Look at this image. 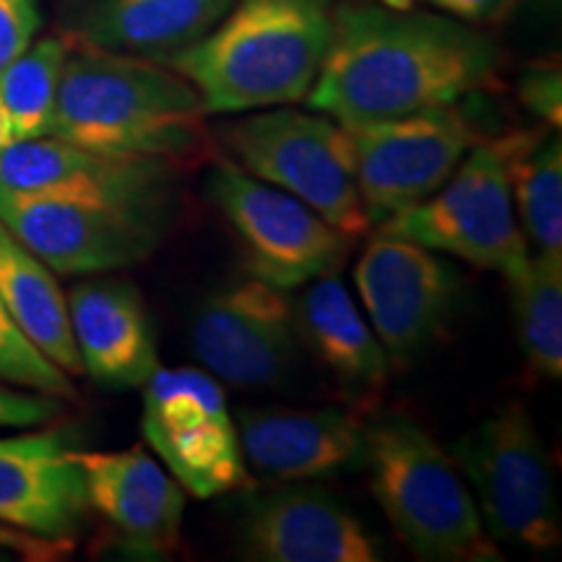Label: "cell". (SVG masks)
I'll use <instances>...</instances> for the list:
<instances>
[{
    "mask_svg": "<svg viewBox=\"0 0 562 562\" xmlns=\"http://www.w3.org/2000/svg\"><path fill=\"white\" fill-rule=\"evenodd\" d=\"M42 24L37 0H0V74L34 40Z\"/></svg>",
    "mask_w": 562,
    "mask_h": 562,
    "instance_id": "obj_29",
    "label": "cell"
},
{
    "mask_svg": "<svg viewBox=\"0 0 562 562\" xmlns=\"http://www.w3.org/2000/svg\"><path fill=\"white\" fill-rule=\"evenodd\" d=\"M453 461L472 487L484 529L495 542L539 552L560 544L550 456L524 404H505L463 432Z\"/></svg>",
    "mask_w": 562,
    "mask_h": 562,
    "instance_id": "obj_6",
    "label": "cell"
},
{
    "mask_svg": "<svg viewBox=\"0 0 562 562\" xmlns=\"http://www.w3.org/2000/svg\"><path fill=\"white\" fill-rule=\"evenodd\" d=\"M518 224L533 252H562V144L560 131L533 136L510 165Z\"/></svg>",
    "mask_w": 562,
    "mask_h": 562,
    "instance_id": "obj_24",
    "label": "cell"
},
{
    "mask_svg": "<svg viewBox=\"0 0 562 562\" xmlns=\"http://www.w3.org/2000/svg\"><path fill=\"white\" fill-rule=\"evenodd\" d=\"M13 144V131H11V121L5 115V108L0 104V154H3L9 146Z\"/></svg>",
    "mask_w": 562,
    "mask_h": 562,
    "instance_id": "obj_32",
    "label": "cell"
},
{
    "mask_svg": "<svg viewBox=\"0 0 562 562\" xmlns=\"http://www.w3.org/2000/svg\"><path fill=\"white\" fill-rule=\"evenodd\" d=\"M199 91L165 63L70 47L53 123L58 136L117 157H193L203 140Z\"/></svg>",
    "mask_w": 562,
    "mask_h": 562,
    "instance_id": "obj_3",
    "label": "cell"
},
{
    "mask_svg": "<svg viewBox=\"0 0 562 562\" xmlns=\"http://www.w3.org/2000/svg\"><path fill=\"white\" fill-rule=\"evenodd\" d=\"M87 487L89 510H94L117 544L138 558H161L178 550L186 490L140 446L125 451H87L70 448Z\"/></svg>",
    "mask_w": 562,
    "mask_h": 562,
    "instance_id": "obj_15",
    "label": "cell"
},
{
    "mask_svg": "<svg viewBox=\"0 0 562 562\" xmlns=\"http://www.w3.org/2000/svg\"><path fill=\"white\" fill-rule=\"evenodd\" d=\"M0 300L5 302L21 331L63 372L81 375L66 292L42 258L0 224Z\"/></svg>",
    "mask_w": 562,
    "mask_h": 562,
    "instance_id": "obj_22",
    "label": "cell"
},
{
    "mask_svg": "<svg viewBox=\"0 0 562 562\" xmlns=\"http://www.w3.org/2000/svg\"><path fill=\"white\" fill-rule=\"evenodd\" d=\"M529 138L508 133L480 140L440 191L381 222L378 232L518 279L531 252L513 206L510 165Z\"/></svg>",
    "mask_w": 562,
    "mask_h": 562,
    "instance_id": "obj_5",
    "label": "cell"
},
{
    "mask_svg": "<svg viewBox=\"0 0 562 562\" xmlns=\"http://www.w3.org/2000/svg\"><path fill=\"white\" fill-rule=\"evenodd\" d=\"M334 0H235L165 66L199 91L206 115L307 100L334 32Z\"/></svg>",
    "mask_w": 562,
    "mask_h": 562,
    "instance_id": "obj_2",
    "label": "cell"
},
{
    "mask_svg": "<svg viewBox=\"0 0 562 562\" xmlns=\"http://www.w3.org/2000/svg\"><path fill=\"white\" fill-rule=\"evenodd\" d=\"M344 128L349 133L357 191L375 227L440 191L461 159L484 140L463 100Z\"/></svg>",
    "mask_w": 562,
    "mask_h": 562,
    "instance_id": "obj_8",
    "label": "cell"
},
{
    "mask_svg": "<svg viewBox=\"0 0 562 562\" xmlns=\"http://www.w3.org/2000/svg\"><path fill=\"white\" fill-rule=\"evenodd\" d=\"M66 300L81 368L91 381L110 391L140 389L149 381L159 368L157 336L136 284L94 273Z\"/></svg>",
    "mask_w": 562,
    "mask_h": 562,
    "instance_id": "obj_19",
    "label": "cell"
},
{
    "mask_svg": "<svg viewBox=\"0 0 562 562\" xmlns=\"http://www.w3.org/2000/svg\"><path fill=\"white\" fill-rule=\"evenodd\" d=\"M300 334L290 290L248 277L201 302L191 349L216 381L243 391L277 389L297 362Z\"/></svg>",
    "mask_w": 562,
    "mask_h": 562,
    "instance_id": "obj_13",
    "label": "cell"
},
{
    "mask_svg": "<svg viewBox=\"0 0 562 562\" xmlns=\"http://www.w3.org/2000/svg\"><path fill=\"white\" fill-rule=\"evenodd\" d=\"M60 432L0 438V524L68 544L89 516L79 463Z\"/></svg>",
    "mask_w": 562,
    "mask_h": 562,
    "instance_id": "obj_17",
    "label": "cell"
},
{
    "mask_svg": "<svg viewBox=\"0 0 562 562\" xmlns=\"http://www.w3.org/2000/svg\"><path fill=\"white\" fill-rule=\"evenodd\" d=\"M0 383L47 393L63 402H70L76 396L68 372H63L50 357L34 347L30 336L13 321L3 300H0Z\"/></svg>",
    "mask_w": 562,
    "mask_h": 562,
    "instance_id": "obj_26",
    "label": "cell"
},
{
    "mask_svg": "<svg viewBox=\"0 0 562 562\" xmlns=\"http://www.w3.org/2000/svg\"><path fill=\"white\" fill-rule=\"evenodd\" d=\"M355 284L385 355L402 364L446 331L461 297L459 271L440 252L381 232L357 261Z\"/></svg>",
    "mask_w": 562,
    "mask_h": 562,
    "instance_id": "obj_14",
    "label": "cell"
},
{
    "mask_svg": "<svg viewBox=\"0 0 562 562\" xmlns=\"http://www.w3.org/2000/svg\"><path fill=\"white\" fill-rule=\"evenodd\" d=\"M235 0H81L68 45L165 63L186 50L232 9Z\"/></svg>",
    "mask_w": 562,
    "mask_h": 562,
    "instance_id": "obj_20",
    "label": "cell"
},
{
    "mask_svg": "<svg viewBox=\"0 0 562 562\" xmlns=\"http://www.w3.org/2000/svg\"><path fill=\"white\" fill-rule=\"evenodd\" d=\"M419 3L432 5L435 11L463 21V24H492L510 11L513 0H419ZM391 5L393 9H406V0H396Z\"/></svg>",
    "mask_w": 562,
    "mask_h": 562,
    "instance_id": "obj_30",
    "label": "cell"
},
{
    "mask_svg": "<svg viewBox=\"0 0 562 562\" xmlns=\"http://www.w3.org/2000/svg\"><path fill=\"white\" fill-rule=\"evenodd\" d=\"M0 186L83 206L175 214L180 167L161 157H117L40 136L13 140L0 154Z\"/></svg>",
    "mask_w": 562,
    "mask_h": 562,
    "instance_id": "obj_11",
    "label": "cell"
},
{
    "mask_svg": "<svg viewBox=\"0 0 562 562\" xmlns=\"http://www.w3.org/2000/svg\"><path fill=\"white\" fill-rule=\"evenodd\" d=\"M513 290L516 334L526 364L547 381L562 375V252H531Z\"/></svg>",
    "mask_w": 562,
    "mask_h": 562,
    "instance_id": "obj_23",
    "label": "cell"
},
{
    "mask_svg": "<svg viewBox=\"0 0 562 562\" xmlns=\"http://www.w3.org/2000/svg\"><path fill=\"white\" fill-rule=\"evenodd\" d=\"M243 554L261 562H375L360 518L318 487H281L252 497L240 521Z\"/></svg>",
    "mask_w": 562,
    "mask_h": 562,
    "instance_id": "obj_16",
    "label": "cell"
},
{
    "mask_svg": "<svg viewBox=\"0 0 562 562\" xmlns=\"http://www.w3.org/2000/svg\"><path fill=\"white\" fill-rule=\"evenodd\" d=\"M66 402L40 391L9 389L0 383V427H37L53 422Z\"/></svg>",
    "mask_w": 562,
    "mask_h": 562,
    "instance_id": "obj_28",
    "label": "cell"
},
{
    "mask_svg": "<svg viewBox=\"0 0 562 562\" xmlns=\"http://www.w3.org/2000/svg\"><path fill=\"white\" fill-rule=\"evenodd\" d=\"M224 144L245 172L307 203L349 240L368 235L349 133L334 117L269 108L227 125Z\"/></svg>",
    "mask_w": 562,
    "mask_h": 562,
    "instance_id": "obj_7",
    "label": "cell"
},
{
    "mask_svg": "<svg viewBox=\"0 0 562 562\" xmlns=\"http://www.w3.org/2000/svg\"><path fill=\"white\" fill-rule=\"evenodd\" d=\"M209 199L240 243L250 277L294 290L336 273L349 237L281 188L222 161L209 175Z\"/></svg>",
    "mask_w": 562,
    "mask_h": 562,
    "instance_id": "obj_10",
    "label": "cell"
},
{
    "mask_svg": "<svg viewBox=\"0 0 562 562\" xmlns=\"http://www.w3.org/2000/svg\"><path fill=\"white\" fill-rule=\"evenodd\" d=\"M521 102L547 128L560 131L562 123V76L558 66H533L521 79Z\"/></svg>",
    "mask_w": 562,
    "mask_h": 562,
    "instance_id": "obj_27",
    "label": "cell"
},
{
    "mask_svg": "<svg viewBox=\"0 0 562 562\" xmlns=\"http://www.w3.org/2000/svg\"><path fill=\"white\" fill-rule=\"evenodd\" d=\"M362 467L372 497L414 558L501 560L461 469L417 422L402 414L364 422Z\"/></svg>",
    "mask_w": 562,
    "mask_h": 562,
    "instance_id": "obj_4",
    "label": "cell"
},
{
    "mask_svg": "<svg viewBox=\"0 0 562 562\" xmlns=\"http://www.w3.org/2000/svg\"><path fill=\"white\" fill-rule=\"evenodd\" d=\"M300 344L334 372L349 393L370 396L389 378V355L336 273L305 284L294 300Z\"/></svg>",
    "mask_w": 562,
    "mask_h": 562,
    "instance_id": "obj_21",
    "label": "cell"
},
{
    "mask_svg": "<svg viewBox=\"0 0 562 562\" xmlns=\"http://www.w3.org/2000/svg\"><path fill=\"white\" fill-rule=\"evenodd\" d=\"M0 547H3V550L16 552L26 560H55V558H63V554L70 550L68 544L47 542V539L32 537V533L11 529V526H3V524H0Z\"/></svg>",
    "mask_w": 562,
    "mask_h": 562,
    "instance_id": "obj_31",
    "label": "cell"
},
{
    "mask_svg": "<svg viewBox=\"0 0 562 562\" xmlns=\"http://www.w3.org/2000/svg\"><path fill=\"white\" fill-rule=\"evenodd\" d=\"M140 389V432L182 490L206 501L248 487L237 422L211 372L157 368Z\"/></svg>",
    "mask_w": 562,
    "mask_h": 562,
    "instance_id": "obj_9",
    "label": "cell"
},
{
    "mask_svg": "<svg viewBox=\"0 0 562 562\" xmlns=\"http://www.w3.org/2000/svg\"><path fill=\"white\" fill-rule=\"evenodd\" d=\"M497 68L495 42L446 13L344 3L305 102L341 125L391 121L469 100Z\"/></svg>",
    "mask_w": 562,
    "mask_h": 562,
    "instance_id": "obj_1",
    "label": "cell"
},
{
    "mask_svg": "<svg viewBox=\"0 0 562 562\" xmlns=\"http://www.w3.org/2000/svg\"><path fill=\"white\" fill-rule=\"evenodd\" d=\"M175 214L83 206L0 186V224L63 277H94L151 258Z\"/></svg>",
    "mask_w": 562,
    "mask_h": 562,
    "instance_id": "obj_12",
    "label": "cell"
},
{
    "mask_svg": "<svg viewBox=\"0 0 562 562\" xmlns=\"http://www.w3.org/2000/svg\"><path fill=\"white\" fill-rule=\"evenodd\" d=\"M237 435L245 463L269 480H321L364 463V422L341 406L245 409Z\"/></svg>",
    "mask_w": 562,
    "mask_h": 562,
    "instance_id": "obj_18",
    "label": "cell"
},
{
    "mask_svg": "<svg viewBox=\"0 0 562 562\" xmlns=\"http://www.w3.org/2000/svg\"><path fill=\"white\" fill-rule=\"evenodd\" d=\"M70 53L68 40L42 37L30 42L0 74V104L11 121L13 140L50 133L55 97L63 66Z\"/></svg>",
    "mask_w": 562,
    "mask_h": 562,
    "instance_id": "obj_25",
    "label": "cell"
}]
</instances>
